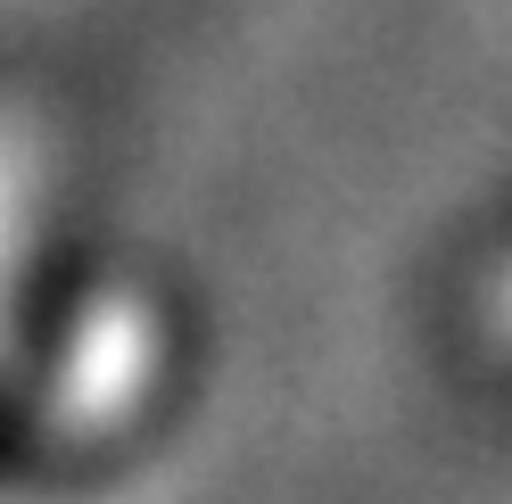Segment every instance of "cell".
<instances>
[{
    "label": "cell",
    "instance_id": "cell-1",
    "mask_svg": "<svg viewBox=\"0 0 512 504\" xmlns=\"http://www.w3.org/2000/svg\"><path fill=\"white\" fill-rule=\"evenodd\" d=\"M496 331H504V348H512V265H504V281H496Z\"/></svg>",
    "mask_w": 512,
    "mask_h": 504
}]
</instances>
